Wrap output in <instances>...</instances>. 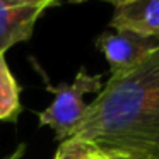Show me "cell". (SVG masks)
<instances>
[{
  "mask_svg": "<svg viewBox=\"0 0 159 159\" xmlns=\"http://www.w3.org/2000/svg\"><path fill=\"white\" fill-rule=\"evenodd\" d=\"M24 151H26V145H24V144H21L14 152H12V154L5 156V157H2V159H21V157H22V154H24Z\"/></svg>",
  "mask_w": 159,
  "mask_h": 159,
  "instance_id": "9",
  "label": "cell"
},
{
  "mask_svg": "<svg viewBox=\"0 0 159 159\" xmlns=\"http://www.w3.org/2000/svg\"><path fill=\"white\" fill-rule=\"evenodd\" d=\"M43 14L39 7H11L0 2V53L11 46L31 39L38 17Z\"/></svg>",
  "mask_w": 159,
  "mask_h": 159,
  "instance_id": "5",
  "label": "cell"
},
{
  "mask_svg": "<svg viewBox=\"0 0 159 159\" xmlns=\"http://www.w3.org/2000/svg\"><path fill=\"white\" fill-rule=\"evenodd\" d=\"M104 2H110L115 7H120V5H125V4H128V2H134V0H104Z\"/></svg>",
  "mask_w": 159,
  "mask_h": 159,
  "instance_id": "10",
  "label": "cell"
},
{
  "mask_svg": "<svg viewBox=\"0 0 159 159\" xmlns=\"http://www.w3.org/2000/svg\"><path fill=\"white\" fill-rule=\"evenodd\" d=\"M43 79L46 80V89L50 93L55 94V99L46 110L39 111V125H46V127L55 130L57 140L63 142L69 139L70 132L75 128V125L82 120L84 113H86V94L89 93H98L103 89L101 86V77L99 75H91L86 69H80L77 72L74 82L70 84H58L53 86L48 82L45 75Z\"/></svg>",
  "mask_w": 159,
  "mask_h": 159,
  "instance_id": "2",
  "label": "cell"
},
{
  "mask_svg": "<svg viewBox=\"0 0 159 159\" xmlns=\"http://www.w3.org/2000/svg\"><path fill=\"white\" fill-rule=\"evenodd\" d=\"M21 89L4 53H0V121H17L21 115Z\"/></svg>",
  "mask_w": 159,
  "mask_h": 159,
  "instance_id": "6",
  "label": "cell"
},
{
  "mask_svg": "<svg viewBox=\"0 0 159 159\" xmlns=\"http://www.w3.org/2000/svg\"><path fill=\"white\" fill-rule=\"evenodd\" d=\"M53 159H103V157L98 156L96 152L89 151L86 145L67 139V140L60 142L58 151H57Z\"/></svg>",
  "mask_w": 159,
  "mask_h": 159,
  "instance_id": "7",
  "label": "cell"
},
{
  "mask_svg": "<svg viewBox=\"0 0 159 159\" xmlns=\"http://www.w3.org/2000/svg\"><path fill=\"white\" fill-rule=\"evenodd\" d=\"M69 139L103 159H159V46L110 77Z\"/></svg>",
  "mask_w": 159,
  "mask_h": 159,
  "instance_id": "1",
  "label": "cell"
},
{
  "mask_svg": "<svg viewBox=\"0 0 159 159\" xmlns=\"http://www.w3.org/2000/svg\"><path fill=\"white\" fill-rule=\"evenodd\" d=\"M0 2L11 7H39L45 11L46 7L55 4L57 0H0Z\"/></svg>",
  "mask_w": 159,
  "mask_h": 159,
  "instance_id": "8",
  "label": "cell"
},
{
  "mask_svg": "<svg viewBox=\"0 0 159 159\" xmlns=\"http://www.w3.org/2000/svg\"><path fill=\"white\" fill-rule=\"evenodd\" d=\"M96 45L110 63L111 75H121L151 55L159 46V39L144 38L128 31H115L103 33L96 39Z\"/></svg>",
  "mask_w": 159,
  "mask_h": 159,
  "instance_id": "3",
  "label": "cell"
},
{
  "mask_svg": "<svg viewBox=\"0 0 159 159\" xmlns=\"http://www.w3.org/2000/svg\"><path fill=\"white\" fill-rule=\"evenodd\" d=\"M110 26L115 31L159 39V0H134L115 7Z\"/></svg>",
  "mask_w": 159,
  "mask_h": 159,
  "instance_id": "4",
  "label": "cell"
}]
</instances>
